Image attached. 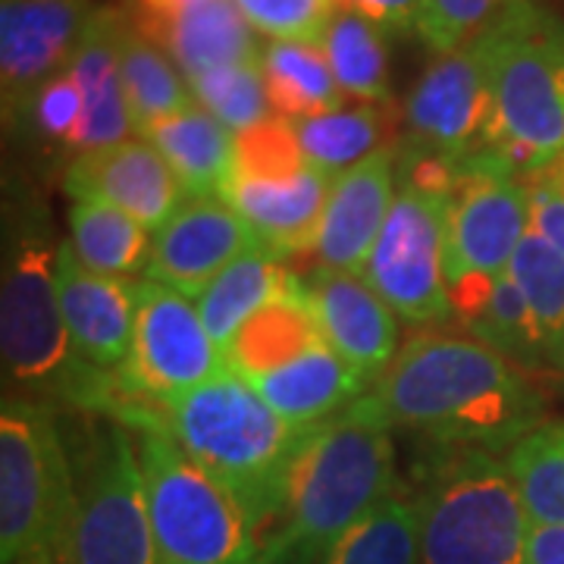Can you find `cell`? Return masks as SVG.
I'll return each mask as SVG.
<instances>
[{"label": "cell", "instance_id": "cell-9", "mask_svg": "<svg viewBox=\"0 0 564 564\" xmlns=\"http://www.w3.org/2000/svg\"><path fill=\"white\" fill-rule=\"evenodd\" d=\"M73 508L76 474L51 404L7 395L0 408V564L57 552Z\"/></svg>", "mask_w": 564, "mask_h": 564}, {"label": "cell", "instance_id": "cell-25", "mask_svg": "<svg viewBox=\"0 0 564 564\" xmlns=\"http://www.w3.org/2000/svg\"><path fill=\"white\" fill-rule=\"evenodd\" d=\"M321 343L326 339L311 304V289L307 282L295 280L282 295L263 304L258 314H251L242 323V329L232 336L223 358H226V370L239 373L242 380H254L282 364L295 361L299 355Z\"/></svg>", "mask_w": 564, "mask_h": 564}, {"label": "cell", "instance_id": "cell-46", "mask_svg": "<svg viewBox=\"0 0 564 564\" xmlns=\"http://www.w3.org/2000/svg\"><path fill=\"white\" fill-rule=\"evenodd\" d=\"M258 564H273V562L267 558V552H261V558H258Z\"/></svg>", "mask_w": 564, "mask_h": 564}, {"label": "cell", "instance_id": "cell-15", "mask_svg": "<svg viewBox=\"0 0 564 564\" xmlns=\"http://www.w3.org/2000/svg\"><path fill=\"white\" fill-rule=\"evenodd\" d=\"M254 248H261L258 236L226 198H185L180 210L154 232L141 276L163 282L195 302L207 282L217 280L229 263Z\"/></svg>", "mask_w": 564, "mask_h": 564}, {"label": "cell", "instance_id": "cell-31", "mask_svg": "<svg viewBox=\"0 0 564 564\" xmlns=\"http://www.w3.org/2000/svg\"><path fill=\"white\" fill-rule=\"evenodd\" d=\"M386 29L351 10H336L321 47L345 98L361 104L389 101V51Z\"/></svg>", "mask_w": 564, "mask_h": 564}, {"label": "cell", "instance_id": "cell-38", "mask_svg": "<svg viewBox=\"0 0 564 564\" xmlns=\"http://www.w3.org/2000/svg\"><path fill=\"white\" fill-rule=\"evenodd\" d=\"M236 7L270 41L321 44L336 17V0H236Z\"/></svg>", "mask_w": 564, "mask_h": 564}, {"label": "cell", "instance_id": "cell-21", "mask_svg": "<svg viewBox=\"0 0 564 564\" xmlns=\"http://www.w3.org/2000/svg\"><path fill=\"white\" fill-rule=\"evenodd\" d=\"M126 25H129V13L113 7H98L69 61V76L76 79L82 95V126L76 139L69 141V151L76 158L135 139L120 69Z\"/></svg>", "mask_w": 564, "mask_h": 564}, {"label": "cell", "instance_id": "cell-41", "mask_svg": "<svg viewBox=\"0 0 564 564\" xmlns=\"http://www.w3.org/2000/svg\"><path fill=\"white\" fill-rule=\"evenodd\" d=\"M530 229L564 254V151L524 173Z\"/></svg>", "mask_w": 564, "mask_h": 564}, {"label": "cell", "instance_id": "cell-17", "mask_svg": "<svg viewBox=\"0 0 564 564\" xmlns=\"http://www.w3.org/2000/svg\"><path fill=\"white\" fill-rule=\"evenodd\" d=\"M57 295L66 329L82 358L101 370H122L135 336L139 280L88 270L66 239L57 245Z\"/></svg>", "mask_w": 564, "mask_h": 564}, {"label": "cell", "instance_id": "cell-10", "mask_svg": "<svg viewBox=\"0 0 564 564\" xmlns=\"http://www.w3.org/2000/svg\"><path fill=\"white\" fill-rule=\"evenodd\" d=\"M57 564H161L129 426L107 417L76 477V508Z\"/></svg>", "mask_w": 564, "mask_h": 564}, {"label": "cell", "instance_id": "cell-24", "mask_svg": "<svg viewBox=\"0 0 564 564\" xmlns=\"http://www.w3.org/2000/svg\"><path fill=\"white\" fill-rule=\"evenodd\" d=\"M452 317H458L467 336L496 348L518 367H555L549 358L540 326L533 321L518 282L505 273H474L448 285Z\"/></svg>", "mask_w": 564, "mask_h": 564}, {"label": "cell", "instance_id": "cell-36", "mask_svg": "<svg viewBox=\"0 0 564 564\" xmlns=\"http://www.w3.org/2000/svg\"><path fill=\"white\" fill-rule=\"evenodd\" d=\"M188 88H192L195 101L202 104L207 113H214L223 126H229L236 135L273 117L261 57L202 73V76L188 79Z\"/></svg>", "mask_w": 564, "mask_h": 564}, {"label": "cell", "instance_id": "cell-32", "mask_svg": "<svg viewBox=\"0 0 564 564\" xmlns=\"http://www.w3.org/2000/svg\"><path fill=\"white\" fill-rule=\"evenodd\" d=\"M321 564H421V511L408 492L389 496L351 527Z\"/></svg>", "mask_w": 564, "mask_h": 564}, {"label": "cell", "instance_id": "cell-18", "mask_svg": "<svg viewBox=\"0 0 564 564\" xmlns=\"http://www.w3.org/2000/svg\"><path fill=\"white\" fill-rule=\"evenodd\" d=\"M326 345L373 386L399 355V314L364 273L326 270L307 282Z\"/></svg>", "mask_w": 564, "mask_h": 564}, {"label": "cell", "instance_id": "cell-14", "mask_svg": "<svg viewBox=\"0 0 564 564\" xmlns=\"http://www.w3.org/2000/svg\"><path fill=\"white\" fill-rule=\"evenodd\" d=\"M95 10L91 0H0V91L7 126L17 129L32 95L69 69Z\"/></svg>", "mask_w": 564, "mask_h": 564}, {"label": "cell", "instance_id": "cell-28", "mask_svg": "<svg viewBox=\"0 0 564 564\" xmlns=\"http://www.w3.org/2000/svg\"><path fill=\"white\" fill-rule=\"evenodd\" d=\"M122 88L135 135H148L158 122L180 113L195 104V95L188 88V79L182 76L170 51L158 44L151 35H144L129 17L120 51Z\"/></svg>", "mask_w": 564, "mask_h": 564}, {"label": "cell", "instance_id": "cell-37", "mask_svg": "<svg viewBox=\"0 0 564 564\" xmlns=\"http://www.w3.org/2000/svg\"><path fill=\"white\" fill-rule=\"evenodd\" d=\"M304 151L295 135L292 120L273 113L270 120L258 122L236 135V163L232 176L245 180H273V176H289L304 166Z\"/></svg>", "mask_w": 564, "mask_h": 564}, {"label": "cell", "instance_id": "cell-43", "mask_svg": "<svg viewBox=\"0 0 564 564\" xmlns=\"http://www.w3.org/2000/svg\"><path fill=\"white\" fill-rule=\"evenodd\" d=\"M530 558L533 564H564V527H533Z\"/></svg>", "mask_w": 564, "mask_h": 564}, {"label": "cell", "instance_id": "cell-13", "mask_svg": "<svg viewBox=\"0 0 564 564\" xmlns=\"http://www.w3.org/2000/svg\"><path fill=\"white\" fill-rule=\"evenodd\" d=\"M408 141L423 154L464 161L489 151V88L477 39L440 54L404 101Z\"/></svg>", "mask_w": 564, "mask_h": 564}, {"label": "cell", "instance_id": "cell-6", "mask_svg": "<svg viewBox=\"0 0 564 564\" xmlns=\"http://www.w3.org/2000/svg\"><path fill=\"white\" fill-rule=\"evenodd\" d=\"M414 499L421 564H533V524L499 455L443 448L423 464Z\"/></svg>", "mask_w": 564, "mask_h": 564}, {"label": "cell", "instance_id": "cell-27", "mask_svg": "<svg viewBox=\"0 0 564 564\" xmlns=\"http://www.w3.org/2000/svg\"><path fill=\"white\" fill-rule=\"evenodd\" d=\"M295 280L299 276L282 267V258L270 254L267 248H254L229 263L217 280L207 282L195 299V307L210 339L226 351L242 323L282 295Z\"/></svg>", "mask_w": 564, "mask_h": 564}, {"label": "cell", "instance_id": "cell-1", "mask_svg": "<svg viewBox=\"0 0 564 564\" xmlns=\"http://www.w3.org/2000/svg\"><path fill=\"white\" fill-rule=\"evenodd\" d=\"M383 426L421 433L440 448L508 452L543 426V395L524 367L474 336L417 333L358 399Z\"/></svg>", "mask_w": 564, "mask_h": 564}, {"label": "cell", "instance_id": "cell-30", "mask_svg": "<svg viewBox=\"0 0 564 564\" xmlns=\"http://www.w3.org/2000/svg\"><path fill=\"white\" fill-rule=\"evenodd\" d=\"M69 245L76 248L79 261L88 270L129 280L132 273H144L154 232L135 217L122 214L120 207L101 202H73Z\"/></svg>", "mask_w": 564, "mask_h": 564}, {"label": "cell", "instance_id": "cell-16", "mask_svg": "<svg viewBox=\"0 0 564 564\" xmlns=\"http://www.w3.org/2000/svg\"><path fill=\"white\" fill-rule=\"evenodd\" d=\"M63 192L73 202L120 207L151 232H158L188 198L166 158L141 135L79 154L63 176Z\"/></svg>", "mask_w": 564, "mask_h": 564}, {"label": "cell", "instance_id": "cell-33", "mask_svg": "<svg viewBox=\"0 0 564 564\" xmlns=\"http://www.w3.org/2000/svg\"><path fill=\"white\" fill-rule=\"evenodd\" d=\"M304 151V161L321 166L323 173L339 176L355 163L380 151L383 113L377 104H343L307 120H292Z\"/></svg>", "mask_w": 564, "mask_h": 564}, {"label": "cell", "instance_id": "cell-20", "mask_svg": "<svg viewBox=\"0 0 564 564\" xmlns=\"http://www.w3.org/2000/svg\"><path fill=\"white\" fill-rule=\"evenodd\" d=\"M333 180L336 176L323 173L321 166L304 163L302 170L273 180L229 176L220 198L251 226L261 248L276 258H289L314 251Z\"/></svg>", "mask_w": 564, "mask_h": 564}, {"label": "cell", "instance_id": "cell-23", "mask_svg": "<svg viewBox=\"0 0 564 564\" xmlns=\"http://www.w3.org/2000/svg\"><path fill=\"white\" fill-rule=\"evenodd\" d=\"M282 421L295 426H317L361 399L370 389L361 373L336 355L326 343L314 345L295 361L282 364L270 373L245 380Z\"/></svg>", "mask_w": 564, "mask_h": 564}, {"label": "cell", "instance_id": "cell-11", "mask_svg": "<svg viewBox=\"0 0 564 564\" xmlns=\"http://www.w3.org/2000/svg\"><path fill=\"white\" fill-rule=\"evenodd\" d=\"M220 373H226V358L210 339L195 302L141 276L132 351L120 370L126 389L141 402L163 408Z\"/></svg>", "mask_w": 564, "mask_h": 564}, {"label": "cell", "instance_id": "cell-8", "mask_svg": "<svg viewBox=\"0 0 564 564\" xmlns=\"http://www.w3.org/2000/svg\"><path fill=\"white\" fill-rule=\"evenodd\" d=\"M395 202L364 267V276L402 321L423 326L443 323L452 317L445 245L458 161L402 144L395 151Z\"/></svg>", "mask_w": 564, "mask_h": 564}, {"label": "cell", "instance_id": "cell-34", "mask_svg": "<svg viewBox=\"0 0 564 564\" xmlns=\"http://www.w3.org/2000/svg\"><path fill=\"white\" fill-rule=\"evenodd\" d=\"M505 464L521 492L530 524L564 527V423H543L514 443Z\"/></svg>", "mask_w": 564, "mask_h": 564}, {"label": "cell", "instance_id": "cell-45", "mask_svg": "<svg viewBox=\"0 0 564 564\" xmlns=\"http://www.w3.org/2000/svg\"><path fill=\"white\" fill-rule=\"evenodd\" d=\"M20 564H57V558H54V552H32Z\"/></svg>", "mask_w": 564, "mask_h": 564}, {"label": "cell", "instance_id": "cell-26", "mask_svg": "<svg viewBox=\"0 0 564 564\" xmlns=\"http://www.w3.org/2000/svg\"><path fill=\"white\" fill-rule=\"evenodd\" d=\"M144 139L173 166L188 198L223 195L236 163V132L195 101L158 122Z\"/></svg>", "mask_w": 564, "mask_h": 564}, {"label": "cell", "instance_id": "cell-4", "mask_svg": "<svg viewBox=\"0 0 564 564\" xmlns=\"http://www.w3.org/2000/svg\"><path fill=\"white\" fill-rule=\"evenodd\" d=\"M161 411L176 443L239 499L251 524L280 521L292 467L314 426L282 421L232 370Z\"/></svg>", "mask_w": 564, "mask_h": 564}, {"label": "cell", "instance_id": "cell-7", "mask_svg": "<svg viewBox=\"0 0 564 564\" xmlns=\"http://www.w3.org/2000/svg\"><path fill=\"white\" fill-rule=\"evenodd\" d=\"M135 430L161 564H258V527L239 499L176 443L163 414Z\"/></svg>", "mask_w": 564, "mask_h": 564}, {"label": "cell", "instance_id": "cell-3", "mask_svg": "<svg viewBox=\"0 0 564 564\" xmlns=\"http://www.w3.org/2000/svg\"><path fill=\"white\" fill-rule=\"evenodd\" d=\"M395 492L399 474L389 426L351 404L317 423L302 445L263 552L273 564H321L351 527Z\"/></svg>", "mask_w": 564, "mask_h": 564}, {"label": "cell", "instance_id": "cell-22", "mask_svg": "<svg viewBox=\"0 0 564 564\" xmlns=\"http://www.w3.org/2000/svg\"><path fill=\"white\" fill-rule=\"evenodd\" d=\"M132 22L170 51L185 79L232 63L258 61L263 51L236 0H182L161 20H141L132 13Z\"/></svg>", "mask_w": 564, "mask_h": 564}, {"label": "cell", "instance_id": "cell-40", "mask_svg": "<svg viewBox=\"0 0 564 564\" xmlns=\"http://www.w3.org/2000/svg\"><path fill=\"white\" fill-rule=\"evenodd\" d=\"M79 126L82 95L76 79L69 76V69H63L54 79L44 82L39 91L32 95L22 120L17 122V129H32L35 135L57 141L63 148H69V141L76 139V132H79Z\"/></svg>", "mask_w": 564, "mask_h": 564}, {"label": "cell", "instance_id": "cell-29", "mask_svg": "<svg viewBox=\"0 0 564 564\" xmlns=\"http://www.w3.org/2000/svg\"><path fill=\"white\" fill-rule=\"evenodd\" d=\"M261 66L273 113L285 120H307L345 104L343 88L321 44L270 41L263 44Z\"/></svg>", "mask_w": 564, "mask_h": 564}, {"label": "cell", "instance_id": "cell-2", "mask_svg": "<svg viewBox=\"0 0 564 564\" xmlns=\"http://www.w3.org/2000/svg\"><path fill=\"white\" fill-rule=\"evenodd\" d=\"M3 373L35 399H57L85 414H104L122 426L148 421L154 404L135 399L120 373L85 361L66 329L57 295V245L29 223L7 248L0 289Z\"/></svg>", "mask_w": 564, "mask_h": 564}, {"label": "cell", "instance_id": "cell-47", "mask_svg": "<svg viewBox=\"0 0 564 564\" xmlns=\"http://www.w3.org/2000/svg\"><path fill=\"white\" fill-rule=\"evenodd\" d=\"M562 373H564V355H562Z\"/></svg>", "mask_w": 564, "mask_h": 564}, {"label": "cell", "instance_id": "cell-19", "mask_svg": "<svg viewBox=\"0 0 564 564\" xmlns=\"http://www.w3.org/2000/svg\"><path fill=\"white\" fill-rule=\"evenodd\" d=\"M399 163L392 148H380L333 180L314 254L326 270L364 273L395 202Z\"/></svg>", "mask_w": 564, "mask_h": 564}, {"label": "cell", "instance_id": "cell-44", "mask_svg": "<svg viewBox=\"0 0 564 564\" xmlns=\"http://www.w3.org/2000/svg\"><path fill=\"white\" fill-rule=\"evenodd\" d=\"M182 0H135V17L141 20H161L166 13H173Z\"/></svg>", "mask_w": 564, "mask_h": 564}, {"label": "cell", "instance_id": "cell-5", "mask_svg": "<svg viewBox=\"0 0 564 564\" xmlns=\"http://www.w3.org/2000/svg\"><path fill=\"white\" fill-rule=\"evenodd\" d=\"M489 88V151L530 173L564 151V20L502 0L477 35Z\"/></svg>", "mask_w": 564, "mask_h": 564}, {"label": "cell", "instance_id": "cell-42", "mask_svg": "<svg viewBox=\"0 0 564 564\" xmlns=\"http://www.w3.org/2000/svg\"><path fill=\"white\" fill-rule=\"evenodd\" d=\"M336 3L392 32H414L421 13V0H336Z\"/></svg>", "mask_w": 564, "mask_h": 564}, {"label": "cell", "instance_id": "cell-12", "mask_svg": "<svg viewBox=\"0 0 564 564\" xmlns=\"http://www.w3.org/2000/svg\"><path fill=\"white\" fill-rule=\"evenodd\" d=\"M527 232L530 198L524 173L492 151L458 161L445 245L448 285L474 273H505Z\"/></svg>", "mask_w": 564, "mask_h": 564}, {"label": "cell", "instance_id": "cell-35", "mask_svg": "<svg viewBox=\"0 0 564 564\" xmlns=\"http://www.w3.org/2000/svg\"><path fill=\"white\" fill-rule=\"evenodd\" d=\"M508 276L518 282L533 321L540 326L549 358L562 370L564 355V254L540 232H527L508 263Z\"/></svg>", "mask_w": 564, "mask_h": 564}, {"label": "cell", "instance_id": "cell-39", "mask_svg": "<svg viewBox=\"0 0 564 564\" xmlns=\"http://www.w3.org/2000/svg\"><path fill=\"white\" fill-rule=\"evenodd\" d=\"M502 0H421L414 32L440 57L477 39Z\"/></svg>", "mask_w": 564, "mask_h": 564}]
</instances>
